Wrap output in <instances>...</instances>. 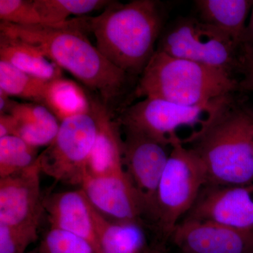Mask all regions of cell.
<instances>
[{
    "label": "cell",
    "mask_w": 253,
    "mask_h": 253,
    "mask_svg": "<svg viewBox=\"0 0 253 253\" xmlns=\"http://www.w3.org/2000/svg\"><path fill=\"white\" fill-rule=\"evenodd\" d=\"M81 189L93 207L106 217L116 220H141L140 203L125 170L101 176L86 173Z\"/></svg>",
    "instance_id": "cell-13"
},
{
    "label": "cell",
    "mask_w": 253,
    "mask_h": 253,
    "mask_svg": "<svg viewBox=\"0 0 253 253\" xmlns=\"http://www.w3.org/2000/svg\"><path fill=\"white\" fill-rule=\"evenodd\" d=\"M184 219L253 232V183L236 186L207 184Z\"/></svg>",
    "instance_id": "cell-10"
},
{
    "label": "cell",
    "mask_w": 253,
    "mask_h": 253,
    "mask_svg": "<svg viewBox=\"0 0 253 253\" xmlns=\"http://www.w3.org/2000/svg\"><path fill=\"white\" fill-rule=\"evenodd\" d=\"M240 46L217 28L198 18L184 17L164 28L156 50L235 76Z\"/></svg>",
    "instance_id": "cell-7"
},
{
    "label": "cell",
    "mask_w": 253,
    "mask_h": 253,
    "mask_svg": "<svg viewBox=\"0 0 253 253\" xmlns=\"http://www.w3.org/2000/svg\"><path fill=\"white\" fill-rule=\"evenodd\" d=\"M123 167L135 191L143 217L154 222L158 186L170 153L171 147L152 138L125 131Z\"/></svg>",
    "instance_id": "cell-9"
},
{
    "label": "cell",
    "mask_w": 253,
    "mask_h": 253,
    "mask_svg": "<svg viewBox=\"0 0 253 253\" xmlns=\"http://www.w3.org/2000/svg\"><path fill=\"white\" fill-rule=\"evenodd\" d=\"M144 253H165V250L161 246H151Z\"/></svg>",
    "instance_id": "cell-31"
},
{
    "label": "cell",
    "mask_w": 253,
    "mask_h": 253,
    "mask_svg": "<svg viewBox=\"0 0 253 253\" xmlns=\"http://www.w3.org/2000/svg\"><path fill=\"white\" fill-rule=\"evenodd\" d=\"M96 132L91 112L63 121L54 140L40 154L42 171L56 181L81 186Z\"/></svg>",
    "instance_id": "cell-8"
},
{
    "label": "cell",
    "mask_w": 253,
    "mask_h": 253,
    "mask_svg": "<svg viewBox=\"0 0 253 253\" xmlns=\"http://www.w3.org/2000/svg\"><path fill=\"white\" fill-rule=\"evenodd\" d=\"M242 44H247L253 50V5L251 11V17L241 40Z\"/></svg>",
    "instance_id": "cell-30"
},
{
    "label": "cell",
    "mask_w": 253,
    "mask_h": 253,
    "mask_svg": "<svg viewBox=\"0 0 253 253\" xmlns=\"http://www.w3.org/2000/svg\"><path fill=\"white\" fill-rule=\"evenodd\" d=\"M17 121L11 114H0V138L14 135Z\"/></svg>",
    "instance_id": "cell-28"
},
{
    "label": "cell",
    "mask_w": 253,
    "mask_h": 253,
    "mask_svg": "<svg viewBox=\"0 0 253 253\" xmlns=\"http://www.w3.org/2000/svg\"><path fill=\"white\" fill-rule=\"evenodd\" d=\"M17 103L10 99V96L4 91L0 90V114H4V113L10 114Z\"/></svg>",
    "instance_id": "cell-29"
},
{
    "label": "cell",
    "mask_w": 253,
    "mask_h": 253,
    "mask_svg": "<svg viewBox=\"0 0 253 253\" xmlns=\"http://www.w3.org/2000/svg\"><path fill=\"white\" fill-rule=\"evenodd\" d=\"M37 249L39 253H96L85 240L53 228L46 232Z\"/></svg>",
    "instance_id": "cell-24"
},
{
    "label": "cell",
    "mask_w": 253,
    "mask_h": 253,
    "mask_svg": "<svg viewBox=\"0 0 253 253\" xmlns=\"http://www.w3.org/2000/svg\"><path fill=\"white\" fill-rule=\"evenodd\" d=\"M195 5L201 21L217 28L241 45L252 0H196Z\"/></svg>",
    "instance_id": "cell-17"
},
{
    "label": "cell",
    "mask_w": 253,
    "mask_h": 253,
    "mask_svg": "<svg viewBox=\"0 0 253 253\" xmlns=\"http://www.w3.org/2000/svg\"><path fill=\"white\" fill-rule=\"evenodd\" d=\"M49 81L33 77L0 60V90L8 96L42 104Z\"/></svg>",
    "instance_id": "cell-21"
},
{
    "label": "cell",
    "mask_w": 253,
    "mask_h": 253,
    "mask_svg": "<svg viewBox=\"0 0 253 253\" xmlns=\"http://www.w3.org/2000/svg\"><path fill=\"white\" fill-rule=\"evenodd\" d=\"M85 31V17L53 26L0 23V34L34 46L77 78L113 112L126 94L130 76L110 62L91 44Z\"/></svg>",
    "instance_id": "cell-1"
},
{
    "label": "cell",
    "mask_w": 253,
    "mask_h": 253,
    "mask_svg": "<svg viewBox=\"0 0 253 253\" xmlns=\"http://www.w3.org/2000/svg\"><path fill=\"white\" fill-rule=\"evenodd\" d=\"M0 60L43 81L63 77L62 69L34 46L2 34H0Z\"/></svg>",
    "instance_id": "cell-19"
},
{
    "label": "cell",
    "mask_w": 253,
    "mask_h": 253,
    "mask_svg": "<svg viewBox=\"0 0 253 253\" xmlns=\"http://www.w3.org/2000/svg\"><path fill=\"white\" fill-rule=\"evenodd\" d=\"M39 225H0V253H26L38 239Z\"/></svg>",
    "instance_id": "cell-26"
},
{
    "label": "cell",
    "mask_w": 253,
    "mask_h": 253,
    "mask_svg": "<svg viewBox=\"0 0 253 253\" xmlns=\"http://www.w3.org/2000/svg\"><path fill=\"white\" fill-rule=\"evenodd\" d=\"M165 21L166 11L156 0L112 1L99 16H86L100 52L130 76H140L154 56Z\"/></svg>",
    "instance_id": "cell-3"
},
{
    "label": "cell",
    "mask_w": 253,
    "mask_h": 253,
    "mask_svg": "<svg viewBox=\"0 0 253 253\" xmlns=\"http://www.w3.org/2000/svg\"><path fill=\"white\" fill-rule=\"evenodd\" d=\"M204 163L208 184L253 183V109L235 93L216 101L207 124L191 144Z\"/></svg>",
    "instance_id": "cell-2"
},
{
    "label": "cell",
    "mask_w": 253,
    "mask_h": 253,
    "mask_svg": "<svg viewBox=\"0 0 253 253\" xmlns=\"http://www.w3.org/2000/svg\"><path fill=\"white\" fill-rule=\"evenodd\" d=\"M91 212L102 253H144L151 246L141 219H110L92 205Z\"/></svg>",
    "instance_id": "cell-16"
},
{
    "label": "cell",
    "mask_w": 253,
    "mask_h": 253,
    "mask_svg": "<svg viewBox=\"0 0 253 253\" xmlns=\"http://www.w3.org/2000/svg\"><path fill=\"white\" fill-rule=\"evenodd\" d=\"M42 105L61 123L67 118L91 113V94L74 81L60 78L48 83Z\"/></svg>",
    "instance_id": "cell-20"
},
{
    "label": "cell",
    "mask_w": 253,
    "mask_h": 253,
    "mask_svg": "<svg viewBox=\"0 0 253 253\" xmlns=\"http://www.w3.org/2000/svg\"><path fill=\"white\" fill-rule=\"evenodd\" d=\"M238 74L241 75L240 91L253 92V50L247 44L240 46Z\"/></svg>",
    "instance_id": "cell-27"
},
{
    "label": "cell",
    "mask_w": 253,
    "mask_h": 253,
    "mask_svg": "<svg viewBox=\"0 0 253 253\" xmlns=\"http://www.w3.org/2000/svg\"><path fill=\"white\" fill-rule=\"evenodd\" d=\"M237 91L239 80L234 75L156 50L141 73L134 94L138 98L202 106Z\"/></svg>",
    "instance_id": "cell-4"
},
{
    "label": "cell",
    "mask_w": 253,
    "mask_h": 253,
    "mask_svg": "<svg viewBox=\"0 0 253 253\" xmlns=\"http://www.w3.org/2000/svg\"><path fill=\"white\" fill-rule=\"evenodd\" d=\"M38 157L31 167L0 178V225H39L44 209Z\"/></svg>",
    "instance_id": "cell-11"
},
{
    "label": "cell",
    "mask_w": 253,
    "mask_h": 253,
    "mask_svg": "<svg viewBox=\"0 0 253 253\" xmlns=\"http://www.w3.org/2000/svg\"><path fill=\"white\" fill-rule=\"evenodd\" d=\"M170 237L183 253H253V232L184 219Z\"/></svg>",
    "instance_id": "cell-12"
},
{
    "label": "cell",
    "mask_w": 253,
    "mask_h": 253,
    "mask_svg": "<svg viewBox=\"0 0 253 253\" xmlns=\"http://www.w3.org/2000/svg\"><path fill=\"white\" fill-rule=\"evenodd\" d=\"M112 1L106 0H34L35 6L44 26H59L71 15L89 14L106 8Z\"/></svg>",
    "instance_id": "cell-22"
},
{
    "label": "cell",
    "mask_w": 253,
    "mask_h": 253,
    "mask_svg": "<svg viewBox=\"0 0 253 253\" xmlns=\"http://www.w3.org/2000/svg\"><path fill=\"white\" fill-rule=\"evenodd\" d=\"M0 19L19 26L43 25L34 0H0Z\"/></svg>",
    "instance_id": "cell-25"
},
{
    "label": "cell",
    "mask_w": 253,
    "mask_h": 253,
    "mask_svg": "<svg viewBox=\"0 0 253 253\" xmlns=\"http://www.w3.org/2000/svg\"><path fill=\"white\" fill-rule=\"evenodd\" d=\"M216 101L186 106L146 97L121 110L117 120L125 131L144 134L169 147L176 142L187 146L204 130Z\"/></svg>",
    "instance_id": "cell-5"
},
{
    "label": "cell",
    "mask_w": 253,
    "mask_h": 253,
    "mask_svg": "<svg viewBox=\"0 0 253 253\" xmlns=\"http://www.w3.org/2000/svg\"><path fill=\"white\" fill-rule=\"evenodd\" d=\"M44 209L51 228L82 238L96 253H102L95 229L91 204L83 190L51 195L44 199Z\"/></svg>",
    "instance_id": "cell-15"
},
{
    "label": "cell",
    "mask_w": 253,
    "mask_h": 253,
    "mask_svg": "<svg viewBox=\"0 0 253 253\" xmlns=\"http://www.w3.org/2000/svg\"><path fill=\"white\" fill-rule=\"evenodd\" d=\"M91 104L97 132L86 165V174L101 176L122 172L125 169L121 124L97 96L91 94Z\"/></svg>",
    "instance_id": "cell-14"
},
{
    "label": "cell",
    "mask_w": 253,
    "mask_h": 253,
    "mask_svg": "<svg viewBox=\"0 0 253 253\" xmlns=\"http://www.w3.org/2000/svg\"><path fill=\"white\" fill-rule=\"evenodd\" d=\"M170 147L158 186L154 222L166 236H171L208 184L204 163L194 149L179 142Z\"/></svg>",
    "instance_id": "cell-6"
},
{
    "label": "cell",
    "mask_w": 253,
    "mask_h": 253,
    "mask_svg": "<svg viewBox=\"0 0 253 253\" xmlns=\"http://www.w3.org/2000/svg\"><path fill=\"white\" fill-rule=\"evenodd\" d=\"M39 156L38 148L17 136L0 138V178L27 169L36 162Z\"/></svg>",
    "instance_id": "cell-23"
},
{
    "label": "cell",
    "mask_w": 253,
    "mask_h": 253,
    "mask_svg": "<svg viewBox=\"0 0 253 253\" xmlns=\"http://www.w3.org/2000/svg\"><path fill=\"white\" fill-rule=\"evenodd\" d=\"M28 253H38V249H36V250H35V251H32V252Z\"/></svg>",
    "instance_id": "cell-32"
},
{
    "label": "cell",
    "mask_w": 253,
    "mask_h": 253,
    "mask_svg": "<svg viewBox=\"0 0 253 253\" xmlns=\"http://www.w3.org/2000/svg\"><path fill=\"white\" fill-rule=\"evenodd\" d=\"M10 114L17 121L14 135L33 147H47L57 135L61 123L44 105L17 103Z\"/></svg>",
    "instance_id": "cell-18"
}]
</instances>
